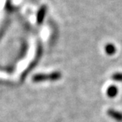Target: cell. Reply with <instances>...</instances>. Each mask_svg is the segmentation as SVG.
Segmentation results:
<instances>
[{
	"instance_id": "cell-1",
	"label": "cell",
	"mask_w": 122,
	"mask_h": 122,
	"mask_svg": "<svg viewBox=\"0 0 122 122\" xmlns=\"http://www.w3.org/2000/svg\"><path fill=\"white\" fill-rule=\"evenodd\" d=\"M61 77V74L60 72H53L50 74H38L33 76L34 82H42L45 80H57Z\"/></svg>"
},
{
	"instance_id": "cell-2",
	"label": "cell",
	"mask_w": 122,
	"mask_h": 122,
	"mask_svg": "<svg viewBox=\"0 0 122 122\" xmlns=\"http://www.w3.org/2000/svg\"><path fill=\"white\" fill-rule=\"evenodd\" d=\"M46 12H47V7L46 5H42L38 10L36 16V21L38 24H41L43 22Z\"/></svg>"
},
{
	"instance_id": "cell-3",
	"label": "cell",
	"mask_w": 122,
	"mask_h": 122,
	"mask_svg": "<svg viewBox=\"0 0 122 122\" xmlns=\"http://www.w3.org/2000/svg\"><path fill=\"white\" fill-rule=\"evenodd\" d=\"M107 115L118 122H122V112L119 111L110 109L107 110Z\"/></svg>"
},
{
	"instance_id": "cell-4",
	"label": "cell",
	"mask_w": 122,
	"mask_h": 122,
	"mask_svg": "<svg viewBox=\"0 0 122 122\" xmlns=\"http://www.w3.org/2000/svg\"><path fill=\"white\" fill-rule=\"evenodd\" d=\"M104 50H105L106 53L109 55H112L116 52V48L112 43H107L104 47Z\"/></svg>"
},
{
	"instance_id": "cell-5",
	"label": "cell",
	"mask_w": 122,
	"mask_h": 122,
	"mask_svg": "<svg viewBox=\"0 0 122 122\" xmlns=\"http://www.w3.org/2000/svg\"><path fill=\"white\" fill-rule=\"evenodd\" d=\"M118 90L117 87H116L115 85H112L108 88L107 93L108 95V97H110V98H113L118 94Z\"/></svg>"
},
{
	"instance_id": "cell-6",
	"label": "cell",
	"mask_w": 122,
	"mask_h": 122,
	"mask_svg": "<svg viewBox=\"0 0 122 122\" xmlns=\"http://www.w3.org/2000/svg\"><path fill=\"white\" fill-rule=\"evenodd\" d=\"M5 10L7 11L10 12V13H12V12H13L15 10V7L11 4L10 0H7V2L5 4Z\"/></svg>"
},
{
	"instance_id": "cell-7",
	"label": "cell",
	"mask_w": 122,
	"mask_h": 122,
	"mask_svg": "<svg viewBox=\"0 0 122 122\" xmlns=\"http://www.w3.org/2000/svg\"><path fill=\"white\" fill-rule=\"evenodd\" d=\"M112 79L114 81L122 82V73H115L112 75Z\"/></svg>"
},
{
	"instance_id": "cell-8",
	"label": "cell",
	"mask_w": 122,
	"mask_h": 122,
	"mask_svg": "<svg viewBox=\"0 0 122 122\" xmlns=\"http://www.w3.org/2000/svg\"><path fill=\"white\" fill-rule=\"evenodd\" d=\"M9 23H10L9 20H7V21L4 23V24L2 26L1 29H0V37H1V36H2L3 33H4V32L6 31V30L7 29L8 26H9Z\"/></svg>"
}]
</instances>
